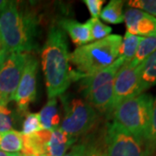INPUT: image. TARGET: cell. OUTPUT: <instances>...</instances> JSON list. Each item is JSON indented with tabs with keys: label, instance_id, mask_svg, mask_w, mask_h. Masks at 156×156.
Wrapping results in <instances>:
<instances>
[{
	"label": "cell",
	"instance_id": "1",
	"mask_svg": "<svg viewBox=\"0 0 156 156\" xmlns=\"http://www.w3.org/2000/svg\"><path fill=\"white\" fill-rule=\"evenodd\" d=\"M41 57L48 99L61 96L69 87L74 74L66 35L62 29L56 26L50 29Z\"/></svg>",
	"mask_w": 156,
	"mask_h": 156
},
{
	"label": "cell",
	"instance_id": "2",
	"mask_svg": "<svg viewBox=\"0 0 156 156\" xmlns=\"http://www.w3.org/2000/svg\"><path fill=\"white\" fill-rule=\"evenodd\" d=\"M37 25L32 12L20 9L17 2L9 1L0 11V50L29 54L36 47Z\"/></svg>",
	"mask_w": 156,
	"mask_h": 156
},
{
	"label": "cell",
	"instance_id": "3",
	"mask_svg": "<svg viewBox=\"0 0 156 156\" xmlns=\"http://www.w3.org/2000/svg\"><path fill=\"white\" fill-rule=\"evenodd\" d=\"M122 37L109 35L105 38L79 46L69 54V61L76 69L73 80H80L106 69L119 57Z\"/></svg>",
	"mask_w": 156,
	"mask_h": 156
},
{
	"label": "cell",
	"instance_id": "4",
	"mask_svg": "<svg viewBox=\"0 0 156 156\" xmlns=\"http://www.w3.org/2000/svg\"><path fill=\"white\" fill-rule=\"evenodd\" d=\"M154 97L141 93L119 104L112 113L114 121L145 142L150 126Z\"/></svg>",
	"mask_w": 156,
	"mask_h": 156
},
{
	"label": "cell",
	"instance_id": "5",
	"mask_svg": "<svg viewBox=\"0 0 156 156\" xmlns=\"http://www.w3.org/2000/svg\"><path fill=\"white\" fill-rule=\"evenodd\" d=\"M65 115L59 128L70 136L76 138L89 132L97 121V113L87 101L61 95Z\"/></svg>",
	"mask_w": 156,
	"mask_h": 156
},
{
	"label": "cell",
	"instance_id": "6",
	"mask_svg": "<svg viewBox=\"0 0 156 156\" xmlns=\"http://www.w3.org/2000/svg\"><path fill=\"white\" fill-rule=\"evenodd\" d=\"M106 156H149L145 142L113 121L107 124Z\"/></svg>",
	"mask_w": 156,
	"mask_h": 156
},
{
	"label": "cell",
	"instance_id": "7",
	"mask_svg": "<svg viewBox=\"0 0 156 156\" xmlns=\"http://www.w3.org/2000/svg\"><path fill=\"white\" fill-rule=\"evenodd\" d=\"M28 56V53L0 50V96L6 105L13 99Z\"/></svg>",
	"mask_w": 156,
	"mask_h": 156
},
{
	"label": "cell",
	"instance_id": "8",
	"mask_svg": "<svg viewBox=\"0 0 156 156\" xmlns=\"http://www.w3.org/2000/svg\"><path fill=\"white\" fill-rule=\"evenodd\" d=\"M140 68L141 63L138 66L124 63L119 69L114 81L113 98L108 115H112L115 108L122 102L142 93L140 80Z\"/></svg>",
	"mask_w": 156,
	"mask_h": 156
},
{
	"label": "cell",
	"instance_id": "9",
	"mask_svg": "<svg viewBox=\"0 0 156 156\" xmlns=\"http://www.w3.org/2000/svg\"><path fill=\"white\" fill-rule=\"evenodd\" d=\"M38 62L33 56L29 55L22 77L18 83L12 101H15L18 110L25 113L33 102L37 95V74Z\"/></svg>",
	"mask_w": 156,
	"mask_h": 156
},
{
	"label": "cell",
	"instance_id": "10",
	"mask_svg": "<svg viewBox=\"0 0 156 156\" xmlns=\"http://www.w3.org/2000/svg\"><path fill=\"white\" fill-rule=\"evenodd\" d=\"M123 14L128 33L141 37H156V17L134 8L126 10Z\"/></svg>",
	"mask_w": 156,
	"mask_h": 156
},
{
	"label": "cell",
	"instance_id": "11",
	"mask_svg": "<svg viewBox=\"0 0 156 156\" xmlns=\"http://www.w3.org/2000/svg\"><path fill=\"white\" fill-rule=\"evenodd\" d=\"M125 62L122 58L118 57L115 62L106 69L99 72L84 76L81 80V89L83 96L94 91L101 86L115 80L117 72Z\"/></svg>",
	"mask_w": 156,
	"mask_h": 156
},
{
	"label": "cell",
	"instance_id": "12",
	"mask_svg": "<svg viewBox=\"0 0 156 156\" xmlns=\"http://www.w3.org/2000/svg\"><path fill=\"white\" fill-rule=\"evenodd\" d=\"M51 130L43 129L23 136L22 154L24 156H46V146Z\"/></svg>",
	"mask_w": 156,
	"mask_h": 156
},
{
	"label": "cell",
	"instance_id": "13",
	"mask_svg": "<svg viewBox=\"0 0 156 156\" xmlns=\"http://www.w3.org/2000/svg\"><path fill=\"white\" fill-rule=\"evenodd\" d=\"M59 25L69 34L73 43L78 45V47L93 41L89 21L82 23L71 18H63L60 21Z\"/></svg>",
	"mask_w": 156,
	"mask_h": 156
},
{
	"label": "cell",
	"instance_id": "14",
	"mask_svg": "<svg viewBox=\"0 0 156 156\" xmlns=\"http://www.w3.org/2000/svg\"><path fill=\"white\" fill-rule=\"evenodd\" d=\"M76 138L63 132L61 128L51 130L46 146V156H64Z\"/></svg>",
	"mask_w": 156,
	"mask_h": 156
},
{
	"label": "cell",
	"instance_id": "15",
	"mask_svg": "<svg viewBox=\"0 0 156 156\" xmlns=\"http://www.w3.org/2000/svg\"><path fill=\"white\" fill-rule=\"evenodd\" d=\"M40 122L45 130H55L60 126V115L58 113L56 98L50 99L38 113Z\"/></svg>",
	"mask_w": 156,
	"mask_h": 156
},
{
	"label": "cell",
	"instance_id": "16",
	"mask_svg": "<svg viewBox=\"0 0 156 156\" xmlns=\"http://www.w3.org/2000/svg\"><path fill=\"white\" fill-rule=\"evenodd\" d=\"M140 80L142 93L156 85V51L141 62Z\"/></svg>",
	"mask_w": 156,
	"mask_h": 156
},
{
	"label": "cell",
	"instance_id": "17",
	"mask_svg": "<svg viewBox=\"0 0 156 156\" xmlns=\"http://www.w3.org/2000/svg\"><path fill=\"white\" fill-rule=\"evenodd\" d=\"M23 136L21 132L10 130L0 132V151L5 153H19L22 150Z\"/></svg>",
	"mask_w": 156,
	"mask_h": 156
},
{
	"label": "cell",
	"instance_id": "18",
	"mask_svg": "<svg viewBox=\"0 0 156 156\" xmlns=\"http://www.w3.org/2000/svg\"><path fill=\"white\" fill-rule=\"evenodd\" d=\"M123 4L124 2L121 0H111L106 7L101 10L100 17L103 21L111 24H117L124 22Z\"/></svg>",
	"mask_w": 156,
	"mask_h": 156
},
{
	"label": "cell",
	"instance_id": "19",
	"mask_svg": "<svg viewBox=\"0 0 156 156\" xmlns=\"http://www.w3.org/2000/svg\"><path fill=\"white\" fill-rule=\"evenodd\" d=\"M141 38V37L132 35L128 31L125 33L119 50V57L122 58L125 63H128L134 59Z\"/></svg>",
	"mask_w": 156,
	"mask_h": 156
},
{
	"label": "cell",
	"instance_id": "20",
	"mask_svg": "<svg viewBox=\"0 0 156 156\" xmlns=\"http://www.w3.org/2000/svg\"><path fill=\"white\" fill-rule=\"evenodd\" d=\"M154 51H156V37H142L134 59L128 63L132 66H138Z\"/></svg>",
	"mask_w": 156,
	"mask_h": 156
},
{
	"label": "cell",
	"instance_id": "21",
	"mask_svg": "<svg viewBox=\"0 0 156 156\" xmlns=\"http://www.w3.org/2000/svg\"><path fill=\"white\" fill-rule=\"evenodd\" d=\"M64 156H106V153L95 144L81 143L74 146Z\"/></svg>",
	"mask_w": 156,
	"mask_h": 156
},
{
	"label": "cell",
	"instance_id": "22",
	"mask_svg": "<svg viewBox=\"0 0 156 156\" xmlns=\"http://www.w3.org/2000/svg\"><path fill=\"white\" fill-rule=\"evenodd\" d=\"M145 144L149 156H151L156 151V97L154 98L150 126Z\"/></svg>",
	"mask_w": 156,
	"mask_h": 156
},
{
	"label": "cell",
	"instance_id": "23",
	"mask_svg": "<svg viewBox=\"0 0 156 156\" xmlns=\"http://www.w3.org/2000/svg\"><path fill=\"white\" fill-rule=\"evenodd\" d=\"M44 128L40 122V117L37 113H29L26 115L25 119L23 122L22 135H29L36 132L43 130Z\"/></svg>",
	"mask_w": 156,
	"mask_h": 156
},
{
	"label": "cell",
	"instance_id": "24",
	"mask_svg": "<svg viewBox=\"0 0 156 156\" xmlns=\"http://www.w3.org/2000/svg\"><path fill=\"white\" fill-rule=\"evenodd\" d=\"M88 21L90 24V31L93 41L101 40L109 36V34L111 33V27L102 23L99 20V18H90Z\"/></svg>",
	"mask_w": 156,
	"mask_h": 156
},
{
	"label": "cell",
	"instance_id": "25",
	"mask_svg": "<svg viewBox=\"0 0 156 156\" xmlns=\"http://www.w3.org/2000/svg\"><path fill=\"white\" fill-rule=\"evenodd\" d=\"M14 124V115L7 105L0 104V132L12 130Z\"/></svg>",
	"mask_w": 156,
	"mask_h": 156
},
{
	"label": "cell",
	"instance_id": "26",
	"mask_svg": "<svg viewBox=\"0 0 156 156\" xmlns=\"http://www.w3.org/2000/svg\"><path fill=\"white\" fill-rule=\"evenodd\" d=\"M128 5L156 17V0H131L128 2Z\"/></svg>",
	"mask_w": 156,
	"mask_h": 156
},
{
	"label": "cell",
	"instance_id": "27",
	"mask_svg": "<svg viewBox=\"0 0 156 156\" xmlns=\"http://www.w3.org/2000/svg\"><path fill=\"white\" fill-rule=\"evenodd\" d=\"M83 3L89 9L92 18H98L100 16L101 7L105 3L104 0H84Z\"/></svg>",
	"mask_w": 156,
	"mask_h": 156
},
{
	"label": "cell",
	"instance_id": "28",
	"mask_svg": "<svg viewBox=\"0 0 156 156\" xmlns=\"http://www.w3.org/2000/svg\"><path fill=\"white\" fill-rule=\"evenodd\" d=\"M19 153H5L3 151H0V156H19Z\"/></svg>",
	"mask_w": 156,
	"mask_h": 156
},
{
	"label": "cell",
	"instance_id": "29",
	"mask_svg": "<svg viewBox=\"0 0 156 156\" xmlns=\"http://www.w3.org/2000/svg\"><path fill=\"white\" fill-rule=\"evenodd\" d=\"M9 1H5V0H0V11H2L8 4Z\"/></svg>",
	"mask_w": 156,
	"mask_h": 156
},
{
	"label": "cell",
	"instance_id": "30",
	"mask_svg": "<svg viewBox=\"0 0 156 156\" xmlns=\"http://www.w3.org/2000/svg\"><path fill=\"white\" fill-rule=\"evenodd\" d=\"M0 104H5L3 100H2V98H1V96H0ZM5 105H6V104H5Z\"/></svg>",
	"mask_w": 156,
	"mask_h": 156
},
{
	"label": "cell",
	"instance_id": "31",
	"mask_svg": "<svg viewBox=\"0 0 156 156\" xmlns=\"http://www.w3.org/2000/svg\"><path fill=\"white\" fill-rule=\"evenodd\" d=\"M0 48H1V38H0Z\"/></svg>",
	"mask_w": 156,
	"mask_h": 156
},
{
	"label": "cell",
	"instance_id": "32",
	"mask_svg": "<svg viewBox=\"0 0 156 156\" xmlns=\"http://www.w3.org/2000/svg\"><path fill=\"white\" fill-rule=\"evenodd\" d=\"M19 156H24V155H23V154H20V155H19Z\"/></svg>",
	"mask_w": 156,
	"mask_h": 156
}]
</instances>
